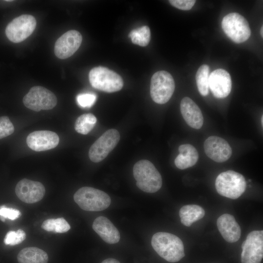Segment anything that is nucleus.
<instances>
[{
  "mask_svg": "<svg viewBox=\"0 0 263 263\" xmlns=\"http://www.w3.org/2000/svg\"><path fill=\"white\" fill-rule=\"evenodd\" d=\"M151 244L157 253L169 262H177L185 255L182 240L171 233L164 232L155 233L152 237Z\"/></svg>",
  "mask_w": 263,
  "mask_h": 263,
  "instance_id": "f257e3e1",
  "label": "nucleus"
},
{
  "mask_svg": "<svg viewBox=\"0 0 263 263\" xmlns=\"http://www.w3.org/2000/svg\"><path fill=\"white\" fill-rule=\"evenodd\" d=\"M133 175L136 181V186L145 192H156L162 186L160 173L154 165L148 160H141L134 164Z\"/></svg>",
  "mask_w": 263,
  "mask_h": 263,
  "instance_id": "f03ea898",
  "label": "nucleus"
},
{
  "mask_svg": "<svg viewBox=\"0 0 263 263\" xmlns=\"http://www.w3.org/2000/svg\"><path fill=\"white\" fill-rule=\"evenodd\" d=\"M74 200L82 209L89 211L105 210L111 203V198L107 193L90 187L78 189L74 195Z\"/></svg>",
  "mask_w": 263,
  "mask_h": 263,
  "instance_id": "7ed1b4c3",
  "label": "nucleus"
},
{
  "mask_svg": "<svg viewBox=\"0 0 263 263\" xmlns=\"http://www.w3.org/2000/svg\"><path fill=\"white\" fill-rule=\"evenodd\" d=\"M215 188L221 195L236 199L245 191V179L241 174L233 170H227L219 174L215 180Z\"/></svg>",
  "mask_w": 263,
  "mask_h": 263,
  "instance_id": "20e7f679",
  "label": "nucleus"
},
{
  "mask_svg": "<svg viewBox=\"0 0 263 263\" xmlns=\"http://www.w3.org/2000/svg\"><path fill=\"white\" fill-rule=\"evenodd\" d=\"M89 79L92 87L107 93L120 91L124 84L122 77L118 74L103 66L91 69L89 74Z\"/></svg>",
  "mask_w": 263,
  "mask_h": 263,
  "instance_id": "39448f33",
  "label": "nucleus"
},
{
  "mask_svg": "<svg viewBox=\"0 0 263 263\" xmlns=\"http://www.w3.org/2000/svg\"><path fill=\"white\" fill-rule=\"evenodd\" d=\"M175 90V82L172 75L165 71L155 73L151 77L150 94L156 103H167L171 97Z\"/></svg>",
  "mask_w": 263,
  "mask_h": 263,
  "instance_id": "423d86ee",
  "label": "nucleus"
},
{
  "mask_svg": "<svg viewBox=\"0 0 263 263\" xmlns=\"http://www.w3.org/2000/svg\"><path fill=\"white\" fill-rule=\"evenodd\" d=\"M222 27L226 35L237 43L245 41L251 35L247 21L237 13H231L225 16L222 21Z\"/></svg>",
  "mask_w": 263,
  "mask_h": 263,
  "instance_id": "0eeeda50",
  "label": "nucleus"
},
{
  "mask_svg": "<svg viewBox=\"0 0 263 263\" xmlns=\"http://www.w3.org/2000/svg\"><path fill=\"white\" fill-rule=\"evenodd\" d=\"M22 101L26 107L35 112L52 109L57 104L56 95L47 89L39 86L32 87Z\"/></svg>",
  "mask_w": 263,
  "mask_h": 263,
  "instance_id": "6e6552de",
  "label": "nucleus"
},
{
  "mask_svg": "<svg viewBox=\"0 0 263 263\" xmlns=\"http://www.w3.org/2000/svg\"><path fill=\"white\" fill-rule=\"evenodd\" d=\"M120 137L118 131L115 129L106 131L90 147L88 153L90 159L94 163L102 161L116 147Z\"/></svg>",
  "mask_w": 263,
  "mask_h": 263,
  "instance_id": "1a4fd4ad",
  "label": "nucleus"
},
{
  "mask_svg": "<svg viewBox=\"0 0 263 263\" xmlns=\"http://www.w3.org/2000/svg\"><path fill=\"white\" fill-rule=\"evenodd\" d=\"M34 17L24 14L13 19L5 28L7 38L14 43L20 42L30 36L36 27Z\"/></svg>",
  "mask_w": 263,
  "mask_h": 263,
  "instance_id": "9d476101",
  "label": "nucleus"
},
{
  "mask_svg": "<svg viewBox=\"0 0 263 263\" xmlns=\"http://www.w3.org/2000/svg\"><path fill=\"white\" fill-rule=\"evenodd\" d=\"M242 248V263H261L263 257V231L249 233Z\"/></svg>",
  "mask_w": 263,
  "mask_h": 263,
  "instance_id": "9b49d317",
  "label": "nucleus"
},
{
  "mask_svg": "<svg viewBox=\"0 0 263 263\" xmlns=\"http://www.w3.org/2000/svg\"><path fill=\"white\" fill-rule=\"evenodd\" d=\"M82 40L81 34L75 30H69L56 41L54 53L60 59H66L72 56L79 48Z\"/></svg>",
  "mask_w": 263,
  "mask_h": 263,
  "instance_id": "f8f14e48",
  "label": "nucleus"
},
{
  "mask_svg": "<svg viewBox=\"0 0 263 263\" xmlns=\"http://www.w3.org/2000/svg\"><path fill=\"white\" fill-rule=\"evenodd\" d=\"M15 193L22 202L33 204L43 198L45 189L41 183L24 178L17 183Z\"/></svg>",
  "mask_w": 263,
  "mask_h": 263,
  "instance_id": "ddd939ff",
  "label": "nucleus"
},
{
  "mask_svg": "<svg viewBox=\"0 0 263 263\" xmlns=\"http://www.w3.org/2000/svg\"><path fill=\"white\" fill-rule=\"evenodd\" d=\"M204 149L209 158L218 163L227 161L232 154V149L228 142L217 136H210L206 139Z\"/></svg>",
  "mask_w": 263,
  "mask_h": 263,
  "instance_id": "4468645a",
  "label": "nucleus"
},
{
  "mask_svg": "<svg viewBox=\"0 0 263 263\" xmlns=\"http://www.w3.org/2000/svg\"><path fill=\"white\" fill-rule=\"evenodd\" d=\"M59 142L58 135L50 131H35L30 133L26 138L28 147L36 151L53 149L58 145Z\"/></svg>",
  "mask_w": 263,
  "mask_h": 263,
  "instance_id": "2eb2a0df",
  "label": "nucleus"
},
{
  "mask_svg": "<svg viewBox=\"0 0 263 263\" xmlns=\"http://www.w3.org/2000/svg\"><path fill=\"white\" fill-rule=\"evenodd\" d=\"M231 86L230 75L225 70L218 69L209 75V88L215 97H227L231 92Z\"/></svg>",
  "mask_w": 263,
  "mask_h": 263,
  "instance_id": "dca6fc26",
  "label": "nucleus"
},
{
  "mask_svg": "<svg viewBox=\"0 0 263 263\" xmlns=\"http://www.w3.org/2000/svg\"><path fill=\"white\" fill-rule=\"evenodd\" d=\"M180 111L187 124L190 127L200 129L203 125L204 118L198 105L189 97H184L180 103Z\"/></svg>",
  "mask_w": 263,
  "mask_h": 263,
  "instance_id": "f3484780",
  "label": "nucleus"
},
{
  "mask_svg": "<svg viewBox=\"0 0 263 263\" xmlns=\"http://www.w3.org/2000/svg\"><path fill=\"white\" fill-rule=\"evenodd\" d=\"M217 225L226 242L235 243L240 238L241 229L233 215L227 213L222 215L217 219Z\"/></svg>",
  "mask_w": 263,
  "mask_h": 263,
  "instance_id": "a211bd4d",
  "label": "nucleus"
},
{
  "mask_svg": "<svg viewBox=\"0 0 263 263\" xmlns=\"http://www.w3.org/2000/svg\"><path fill=\"white\" fill-rule=\"evenodd\" d=\"M93 229L106 243L114 244L120 239L119 231L107 218L100 216L94 221Z\"/></svg>",
  "mask_w": 263,
  "mask_h": 263,
  "instance_id": "6ab92c4d",
  "label": "nucleus"
},
{
  "mask_svg": "<svg viewBox=\"0 0 263 263\" xmlns=\"http://www.w3.org/2000/svg\"><path fill=\"white\" fill-rule=\"evenodd\" d=\"M179 154L174 160L176 167L185 169L196 164L199 158V154L196 148L189 144H183L179 147Z\"/></svg>",
  "mask_w": 263,
  "mask_h": 263,
  "instance_id": "aec40b11",
  "label": "nucleus"
},
{
  "mask_svg": "<svg viewBox=\"0 0 263 263\" xmlns=\"http://www.w3.org/2000/svg\"><path fill=\"white\" fill-rule=\"evenodd\" d=\"M17 259L19 263H47L48 256L41 249L36 247H27L19 252Z\"/></svg>",
  "mask_w": 263,
  "mask_h": 263,
  "instance_id": "412c9836",
  "label": "nucleus"
},
{
  "mask_svg": "<svg viewBox=\"0 0 263 263\" xmlns=\"http://www.w3.org/2000/svg\"><path fill=\"white\" fill-rule=\"evenodd\" d=\"M181 222L187 226L203 218L205 215V210L200 206L188 205L183 206L179 212Z\"/></svg>",
  "mask_w": 263,
  "mask_h": 263,
  "instance_id": "4be33fe9",
  "label": "nucleus"
},
{
  "mask_svg": "<svg viewBox=\"0 0 263 263\" xmlns=\"http://www.w3.org/2000/svg\"><path fill=\"white\" fill-rule=\"evenodd\" d=\"M96 122L97 118L93 114H83L76 119L75 129L79 133L87 134L93 129Z\"/></svg>",
  "mask_w": 263,
  "mask_h": 263,
  "instance_id": "5701e85b",
  "label": "nucleus"
},
{
  "mask_svg": "<svg viewBox=\"0 0 263 263\" xmlns=\"http://www.w3.org/2000/svg\"><path fill=\"white\" fill-rule=\"evenodd\" d=\"M196 81L200 94L207 96L209 93V67L207 64L201 65L196 74Z\"/></svg>",
  "mask_w": 263,
  "mask_h": 263,
  "instance_id": "b1692460",
  "label": "nucleus"
},
{
  "mask_svg": "<svg viewBox=\"0 0 263 263\" xmlns=\"http://www.w3.org/2000/svg\"><path fill=\"white\" fill-rule=\"evenodd\" d=\"M41 226L47 231L59 233L66 232L71 228L69 223L63 218L47 219L43 222Z\"/></svg>",
  "mask_w": 263,
  "mask_h": 263,
  "instance_id": "393cba45",
  "label": "nucleus"
},
{
  "mask_svg": "<svg viewBox=\"0 0 263 263\" xmlns=\"http://www.w3.org/2000/svg\"><path fill=\"white\" fill-rule=\"evenodd\" d=\"M129 37L132 42L141 46H146L150 39V31L147 26H142L132 30L129 34Z\"/></svg>",
  "mask_w": 263,
  "mask_h": 263,
  "instance_id": "a878e982",
  "label": "nucleus"
},
{
  "mask_svg": "<svg viewBox=\"0 0 263 263\" xmlns=\"http://www.w3.org/2000/svg\"><path fill=\"white\" fill-rule=\"evenodd\" d=\"M26 238V234L22 229L8 232L4 239L5 244L15 245L22 243Z\"/></svg>",
  "mask_w": 263,
  "mask_h": 263,
  "instance_id": "bb28decb",
  "label": "nucleus"
},
{
  "mask_svg": "<svg viewBox=\"0 0 263 263\" xmlns=\"http://www.w3.org/2000/svg\"><path fill=\"white\" fill-rule=\"evenodd\" d=\"M14 132V127L6 116L0 117V139L7 137Z\"/></svg>",
  "mask_w": 263,
  "mask_h": 263,
  "instance_id": "cd10ccee",
  "label": "nucleus"
},
{
  "mask_svg": "<svg viewBox=\"0 0 263 263\" xmlns=\"http://www.w3.org/2000/svg\"><path fill=\"white\" fill-rule=\"evenodd\" d=\"M78 105L82 108H90L95 102L96 95L94 93H83L78 94L76 97Z\"/></svg>",
  "mask_w": 263,
  "mask_h": 263,
  "instance_id": "c85d7f7f",
  "label": "nucleus"
},
{
  "mask_svg": "<svg viewBox=\"0 0 263 263\" xmlns=\"http://www.w3.org/2000/svg\"><path fill=\"white\" fill-rule=\"evenodd\" d=\"M21 213L18 209L7 207L5 206L0 207V216L4 217L5 219H9L15 220L18 219Z\"/></svg>",
  "mask_w": 263,
  "mask_h": 263,
  "instance_id": "c756f323",
  "label": "nucleus"
},
{
  "mask_svg": "<svg viewBox=\"0 0 263 263\" xmlns=\"http://www.w3.org/2000/svg\"><path fill=\"white\" fill-rule=\"evenodd\" d=\"M169 3L174 7L183 10H190L194 5V0H170Z\"/></svg>",
  "mask_w": 263,
  "mask_h": 263,
  "instance_id": "7c9ffc66",
  "label": "nucleus"
},
{
  "mask_svg": "<svg viewBox=\"0 0 263 263\" xmlns=\"http://www.w3.org/2000/svg\"><path fill=\"white\" fill-rule=\"evenodd\" d=\"M101 263H120L118 261L113 258H108L102 262Z\"/></svg>",
  "mask_w": 263,
  "mask_h": 263,
  "instance_id": "2f4dec72",
  "label": "nucleus"
},
{
  "mask_svg": "<svg viewBox=\"0 0 263 263\" xmlns=\"http://www.w3.org/2000/svg\"><path fill=\"white\" fill-rule=\"evenodd\" d=\"M263 26H262V27H261V30H260V34H261V35L262 37V38H263Z\"/></svg>",
  "mask_w": 263,
  "mask_h": 263,
  "instance_id": "473e14b6",
  "label": "nucleus"
},
{
  "mask_svg": "<svg viewBox=\"0 0 263 263\" xmlns=\"http://www.w3.org/2000/svg\"><path fill=\"white\" fill-rule=\"evenodd\" d=\"M261 121H262V125L263 126V116H262V119H261Z\"/></svg>",
  "mask_w": 263,
  "mask_h": 263,
  "instance_id": "72a5a7b5",
  "label": "nucleus"
},
{
  "mask_svg": "<svg viewBox=\"0 0 263 263\" xmlns=\"http://www.w3.org/2000/svg\"><path fill=\"white\" fill-rule=\"evenodd\" d=\"M251 180L250 179H249L248 180V181H251Z\"/></svg>",
  "mask_w": 263,
  "mask_h": 263,
  "instance_id": "f704fd0d",
  "label": "nucleus"
}]
</instances>
